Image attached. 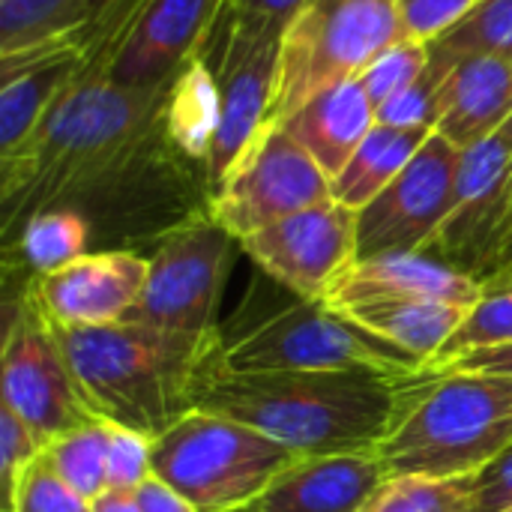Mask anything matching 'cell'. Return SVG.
I'll list each match as a JSON object with an SVG mask.
<instances>
[{
	"label": "cell",
	"instance_id": "1",
	"mask_svg": "<svg viewBox=\"0 0 512 512\" xmlns=\"http://www.w3.org/2000/svg\"><path fill=\"white\" fill-rule=\"evenodd\" d=\"M168 87L78 78L33 138L0 156V243L39 210H72L96 249L138 252L207 210V168L168 135Z\"/></svg>",
	"mask_w": 512,
	"mask_h": 512
},
{
	"label": "cell",
	"instance_id": "2",
	"mask_svg": "<svg viewBox=\"0 0 512 512\" xmlns=\"http://www.w3.org/2000/svg\"><path fill=\"white\" fill-rule=\"evenodd\" d=\"M405 381L372 369L222 372L216 363L198 411L237 420L300 456L378 450Z\"/></svg>",
	"mask_w": 512,
	"mask_h": 512
},
{
	"label": "cell",
	"instance_id": "3",
	"mask_svg": "<svg viewBox=\"0 0 512 512\" xmlns=\"http://www.w3.org/2000/svg\"><path fill=\"white\" fill-rule=\"evenodd\" d=\"M48 324L87 408L99 420L141 432L150 441L198 411V396L225 339H198L129 321L108 327Z\"/></svg>",
	"mask_w": 512,
	"mask_h": 512
},
{
	"label": "cell",
	"instance_id": "4",
	"mask_svg": "<svg viewBox=\"0 0 512 512\" xmlns=\"http://www.w3.org/2000/svg\"><path fill=\"white\" fill-rule=\"evenodd\" d=\"M512 447V375L423 372L402 384L378 456L390 477H474Z\"/></svg>",
	"mask_w": 512,
	"mask_h": 512
},
{
	"label": "cell",
	"instance_id": "5",
	"mask_svg": "<svg viewBox=\"0 0 512 512\" xmlns=\"http://www.w3.org/2000/svg\"><path fill=\"white\" fill-rule=\"evenodd\" d=\"M297 459L285 444L210 411H192L153 441V477L198 512H249Z\"/></svg>",
	"mask_w": 512,
	"mask_h": 512
},
{
	"label": "cell",
	"instance_id": "6",
	"mask_svg": "<svg viewBox=\"0 0 512 512\" xmlns=\"http://www.w3.org/2000/svg\"><path fill=\"white\" fill-rule=\"evenodd\" d=\"M222 372H321L372 369L396 378L426 372L420 360L357 327L324 300H294L282 312L222 339Z\"/></svg>",
	"mask_w": 512,
	"mask_h": 512
},
{
	"label": "cell",
	"instance_id": "7",
	"mask_svg": "<svg viewBox=\"0 0 512 512\" xmlns=\"http://www.w3.org/2000/svg\"><path fill=\"white\" fill-rule=\"evenodd\" d=\"M402 36L396 0H309L282 36L270 123L288 120L321 90L357 78Z\"/></svg>",
	"mask_w": 512,
	"mask_h": 512
},
{
	"label": "cell",
	"instance_id": "8",
	"mask_svg": "<svg viewBox=\"0 0 512 512\" xmlns=\"http://www.w3.org/2000/svg\"><path fill=\"white\" fill-rule=\"evenodd\" d=\"M234 246L240 243L210 216V207L171 228L147 255L144 291L123 321L198 339L222 336L216 312Z\"/></svg>",
	"mask_w": 512,
	"mask_h": 512
},
{
	"label": "cell",
	"instance_id": "9",
	"mask_svg": "<svg viewBox=\"0 0 512 512\" xmlns=\"http://www.w3.org/2000/svg\"><path fill=\"white\" fill-rule=\"evenodd\" d=\"M0 405L9 408L42 441V447L99 420L87 408L45 312L24 285L6 300Z\"/></svg>",
	"mask_w": 512,
	"mask_h": 512
},
{
	"label": "cell",
	"instance_id": "10",
	"mask_svg": "<svg viewBox=\"0 0 512 512\" xmlns=\"http://www.w3.org/2000/svg\"><path fill=\"white\" fill-rule=\"evenodd\" d=\"M282 36V30L237 21L228 12L216 30L213 45H219V54H207L219 78L222 114L213 150L207 156L210 195L225 183V177L252 150V144L270 123L279 81Z\"/></svg>",
	"mask_w": 512,
	"mask_h": 512
},
{
	"label": "cell",
	"instance_id": "11",
	"mask_svg": "<svg viewBox=\"0 0 512 512\" xmlns=\"http://www.w3.org/2000/svg\"><path fill=\"white\" fill-rule=\"evenodd\" d=\"M327 198H333V189L324 168L282 123H267L252 150L210 195V216L240 243Z\"/></svg>",
	"mask_w": 512,
	"mask_h": 512
},
{
	"label": "cell",
	"instance_id": "12",
	"mask_svg": "<svg viewBox=\"0 0 512 512\" xmlns=\"http://www.w3.org/2000/svg\"><path fill=\"white\" fill-rule=\"evenodd\" d=\"M510 240L512 141L498 132L462 150L453 207L426 252L483 282L504 270Z\"/></svg>",
	"mask_w": 512,
	"mask_h": 512
},
{
	"label": "cell",
	"instance_id": "13",
	"mask_svg": "<svg viewBox=\"0 0 512 512\" xmlns=\"http://www.w3.org/2000/svg\"><path fill=\"white\" fill-rule=\"evenodd\" d=\"M240 249L294 300H327L357 261V210L327 198L240 240Z\"/></svg>",
	"mask_w": 512,
	"mask_h": 512
},
{
	"label": "cell",
	"instance_id": "14",
	"mask_svg": "<svg viewBox=\"0 0 512 512\" xmlns=\"http://www.w3.org/2000/svg\"><path fill=\"white\" fill-rule=\"evenodd\" d=\"M459 165L462 150L435 132L408 168L357 213V261L426 252L453 207Z\"/></svg>",
	"mask_w": 512,
	"mask_h": 512
},
{
	"label": "cell",
	"instance_id": "15",
	"mask_svg": "<svg viewBox=\"0 0 512 512\" xmlns=\"http://www.w3.org/2000/svg\"><path fill=\"white\" fill-rule=\"evenodd\" d=\"M150 258L135 249H96L24 282L48 321L69 327L120 324L138 303Z\"/></svg>",
	"mask_w": 512,
	"mask_h": 512
},
{
	"label": "cell",
	"instance_id": "16",
	"mask_svg": "<svg viewBox=\"0 0 512 512\" xmlns=\"http://www.w3.org/2000/svg\"><path fill=\"white\" fill-rule=\"evenodd\" d=\"M228 0H150L120 48L108 78L126 87H162L210 51Z\"/></svg>",
	"mask_w": 512,
	"mask_h": 512
},
{
	"label": "cell",
	"instance_id": "17",
	"mask_svg": "<svg viewBox=\"0 0 512 512\" xmlns=\"http://www.w3.org/2000/svg\"><path fill=\"white\" fill-rule=\"evenodd\" d=\"M84 51L69 33L0 54V156L21 150L78 81Z\"/></svg>",
	"mask_w": 512,
	"mask_h": 512
},
{
	"label": "cell",
	"instance_id": "18",
	"mask_svg": "<svg viewBox=\"0 0 512 512\" xmlns=\"http://www.w3.org/2000/svg\"><path fill=\"white\" fill-rule=\"evenodd\" d=\"M387 480L378 450L300 456L249 512H363Z\"/></svg>",
	"mask_w": 512,
	"mask_h": 512
},
{
	"label": "cell",
	"instance_id": "19",
	"mask_svg": "<svg viewBox=\"0 0 512 512\" xmlns=\"http://www.w3.org/2000/svg\"><path fill=\"white\" fill-rule=\"evenodd\" d=\"M480 285V279L429 252H390L354 261L336 279L324 303L345 309L375 300H432L471 309L480 297Z\"/></svg>",
	"mask_w": 512,
	"mask_h": 512
},
{
	"label": "cell",
	"instance_id": "20",
	"mask_svg": "<svg viewBox=\"0 0 512 512\" xmlns=\"http://www.w3.org/2000/svg\"><path fill=\"white\" fill-rule=\"evenodd\" d=\"M453 57V54H450ZM512 117V60L495 54L453 57L438 108V135L471 150L498 135Z\"/></svg>",
	"mask_w": 512,
	"mask_h": 512
},
{
	"label": "cell",
	"instance_id": "21",
	"mask_svg": "<svg viewBox=\"0 0 512 512\" xmlns=\"http://www.w3.org/2000/svg\"><path fill=\"white\" fill-rule=\"evenodd\" d=\"M375 105L357 78L339 81L306 105H300L282 126L297 138V144L324 168L330 183L348 165L363 138L375 129Z\"/></svg>",
	"mask_w": 512,
	"mask_h": 512
},
{
	"label": "cell",
	"instance_id": "22",
	"mask_svg": "<svg viewBox=\"0 0 512 512\" xmlns=\"http://www.w3.org/2000/svg\"><path fill=\"white\" fill-rule=\"evenodd\" d=\"M366 333L411 354L426 369L441 357L468 309L432 300H375L339 309Z\"/></svg>",
	"mask_w": 512,
	"mask_h": 512
},
{
	"label": "cell",
	"instance_id": "23",
	"mask_svg": "<svg viewBox=\"0 0 512 512\" xmlns=\"http://www.w3.org/2000/svg\"><path fill=\"white\" fill-rule=\"evenodd\" d=\"M3 246V273L6 282L18 279V285L54 273L75 258L93 252L90 225L72 210H39L33 213L12 240Z\"/></svg>",
	"mask_w": 512,
	"mask_h": 512
},
{
	"label": "cell",
	"instance_id": "24",
	"mask_svg": "<svg viewBox=\"0 0 512 512\" xmlns=\"http://www.w3.org/2000/svg\"><path fill=\"white\" fill-rule=\"evenodd\" d=\"M432 135L435 132L375 123V129L363 138V144L354 150L348 165L330 183L333 198L360 213L375 195H381L408 168V162L423 150V144Z\"/></svg>",
	"mask_w": 512,
	"mask_h": 512
},
{
	"label": "cell",
	"instance_id": "25",
	"mask_svg": "<svg viewBox=\"0 0 512 512\" xmlns=\"http://www.w3.org/2000/svg\"><path fill=\"white\" fill-rule=\"evenodd\" d=\"M219 114H222L219 78L210 54L204 51L177 72L165 102V123L171 141L204 168L219 132Z\"/></svg>",
	"mask_w": 512,
	"mask_h": 512
},
{
	"label": "cell",
	"instance_id": "26",
	"mask_svg": "<svg viewBox=\"0 0 512 512\" xmlns=\"http://www.w3.org/2000/svg\"><path fill=\"white\" fill-rule=\"evenodd\" d=\"M111 0H0V54L78 30Z\"/></svg>",
	"mask_w": 512,
	"mask_h": 512
},
{
	"label": "cell",
	"instance_id": "27",
	"mask_svg": "<svg viewBox=\"0 0 512 512\" xmlns=\"http://www.w3.org/2000/svg\"><path fill=\"white\" fill-rule=\"evenodd\" d=\"M492 345H512V267L483 279L477 303L468 309L465 321L426 372H438L453 360Z\"/></svg>",
	"mask_w": 512,
	"mask_h": 512
},
{
	"label": "cell",
	"instance_id": "28",
	"mask_svg": "<svg viewBox=\"0 0 512 512\" xmlns=\"http://www.w3.org/2000/svg\"><path fill=\"white\" fill-rule=\"evenodd\" d=\"M54 471L90 504L108 492V423L93 420L45 447Z\"/></svg>",
	"mask_w": 512,
	"mask_h": 512
},
{
	"label": "cell",
	"instance_id": "29",
	"mask_svg": "<svg viewBox=\"0 0 512 512\" xmlns=\"http://www.w3.org/2000/svg\"><path fill=\"white\" fill-rule=\"evenodd\" d=\"M474 477H390L363 512H471Z\"/></svg>",
	"mask_w": 512,
	"mask_h": 512
},
{
	"label": "cell",
	"instance_id": "30",
	"mask_svg": "<svg viewBox=\"0 0 512 512\" xmlns=\"http://www.w3.org/2000/svg\"><path fill=\"white\" fill-rule=\"evenodd\" d=\"M450 63H453V57L432 45L429 69L411 87H405L402 93L381 102L375 108V120L384 126L435 132L438 129V108H441V87H444Z\"/></svg>",
	"mask_w": 512,
	"mask_h": 512
},
{
	"label": "cell",
	"instance_id": "31",
	"mask_svg": "<svg viewBox=\"0 0 512 512\" xmlns=\"http://www.w3.org/2000/svg\"><path fill=\"white\" fill-rule=\"evenodd\" d=\"M432 45L453 57L495 54L512 60V0H483L459 27Z\"/></svg>",
	"mask_w": 512,
	"mask_h": 512
},
{
	"label": "cell",
	"instance_id": "32",
	"mask_svg": "<svg viewBox=\"0 0 512 512\" xmlns=\"http://www.w3.org/2000/svg\"><path fill=\"white\" fill-rule=\"evenodd\" d=\"M429 60H432V45H429V42L402 36V39H396L390 48H384V51L357 75V81L363 84V90L369 93L372 105L378 108V105L387 102L390 96H396V93H402L405 87H411V84L429 69Z\"/></svg>",
	"mask_w": 512,
	"mask_h": 512
},
{
	"label": "cell",
	"instance_id": "33",
	"mask_svg": "<svg viewBox=\"0 0 512 512\" xmlns=\"http://www.w3.org/2000/svg\"><path fill=\"white\" fill-rule=\"evenodd\" d=\"M3 512H93V504L81 498L48 462L45 450L18 477L12 498Z\"/></svg>",
	"mask_w": 512,
	"mask_h": 512
},
{
	"label": "cell",
	"instance_id": "34",
	"mask_svg": "<svg viewBox=\"0 0 512 512\" xmlns=\"http://www.w3.org/2000/svg\"><path fill=\"white\" fill-rule=\"evenodd\" d=\"M153 477V441L108 423V492H138Z\"/></svg>",
	"mask_w": 512,
	"mask_h": 512
},
{
	"label": "cell",
	"instance_id": "35",
	"mask_svg": "<svg viewBox=\"0 0 512 512\" xmlns=\"http://www.w3.org/2000/svg\"><path fill=\"white\" fill-rule=\"evenodd\" d=\"M483 0H396L402 33L420 42H438L459 27Z\"/></svg>",
	"mask_w": 512,
	"mask_h": 512
},
{
	"label": "cell",
	"instance_id": "36",
	"mask_svg": "<svg viewBox=\"0 0 512 512\" xmlns=\"http://www.w3.org/2000/svg\"><path fill=\"white\" fill-rule=\"evenodd\" d=\"M42 441L9 411L0 405V489L3 504L12 498L18 477L27 471V465L42 453Z\"/></svg>",
	"mask_w": 512,
	"mask_h": 512
},
{
	"label": "cell",
	"instance_id": "37",
	"mask_svg": "<svg viewBox=\"0 0 512 512\" xmlns=\"http://www.w3.org/2000/svg\"><path fill=\"white\" fill-rule=\"evenodd\" d=\"M507 510H512V447L474 474V501H471V512Z\"/></svg>",
	"mask_w": 512,
	"mask_h": 512
},
{
	"label": "cell",
	"instance_id": "38",
	"mask_svg": "<svg viewBox=\"0 0 512 512\" xmlns=\"http://www.w3.org/2000/svg\"><path fill=\"white\" fill-rule=\"evenodd\" d=\"M309 0H228V15L246 24H258V27H273L282 30L300 15V9Z\"/></svg>",
	"mask_w": 512,
	"mask_h": 512
},
{
	"label": "cell",
	"instance_id": "39",
	"mask_svg": "<svg viewBox=\"0 0 512 512\" xmlns=\"http://www.w3.org/2000/svg\"><path fill=\"white\" fill-rule=\"evenodd\" d=\"M462 369V372H492V375H512V345H492V348H480L471 351L459 360H453L450 366L438 369Z\"/></svg>",
	"mask_w": 512,
	"mask_h": 512
},
{
	"label": "cell",
	"instance_id": "40",
	"mask_svg": "<svg viewBox=\"0 0 512 512\" xmlns=\"http://www.w3.org/2000/svg\"><path fill=\"white\" fill-rule=\"evenodd\" d=\"M138 504L144 512H198L183 495H177L168 483H162L159 477H150L138 492H135Z\"/></svg>",
	"mask_w": 512,
	"mask_h": 512
},
{
	"label": "cell",
	"instance_id": "41",
	"mask_svg": "<svg viewBox=\"0 0 512 512\" xmlns=\"http://www.w3.org/2000/svg\"><path fill=\"white\" fill-rule=\"evenodd\" d=\"M93 512H144L135 492H105L93 501Z\"/></svg>",
	"mask_w": 512,
	"mask_h": 512
},
{
	"label": "cell",
	"instance_id": "42",
	"mask_svg": "<svg viewBox=\"0 0 512 512\" xmlns=\"http://www.w3.org/2000/svg\"><path fill=\"white\" fill-rule=\"evenodd\" d=\"M501 132H504V135H507V138H510V141H512V117H510V120H507V126H504Z\"/></svg>",
	"mask_w": 512,
	"mask_h": 512
},
{
	"label": "cell",
	"instance_id": "43",
	"mask_svg": "<svg viewBox=\"0 0 512 512\" xmlns=\"http://www.w3.org/2000/svg\"><path fill=\"white\" fill-rule=\"evenodd\" d=\"M504 267H512V240H510V249H507V261H504Z\"/></svg>",
	"mask_w": 512,
	"mask_h": 512
},
{
	"label": "cell",
	"instance_id": "44",
	"mask_svg": "<svg viewBox=\"0 0 512 512\" xmlns=\"http://www.w3.org/2000/svg\"><path fill=\"white\" fill-rule=\"evenodd\" d=\"M507 512H512V510H507Z\"/></svg>",
	"mask_w": 512,
	"mask_h": 512
}]
</instances>
